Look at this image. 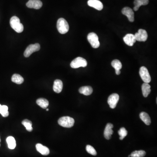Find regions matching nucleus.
<instances>
[{
  "mask_svg": "<svg viewBox=\"0 0 157 157\" xmlns=\"http://www.w3.org/2000/svg\"><path fill=\"white\" fill-rule=\"evenodd\" d=\"M75 120L74 119L71 117H63L60 118L58 120V124L59 125L66 128H70L74 125Z\"/></svg>",
  "mask_w": 157,
  "mask_h": 157,
  "instance_id": "7ed1b4c3",
  "label": "nucleus"
},
{
  "mask_svg": "<svg viewBox=\"0 0 157 157\" xmlns=\"http://www.w3.org/2000/svg\"><path fill=\"white\" fill-rule=\"evenodd\" d=\"M36 148L37 151L43 155H48L49 154L50 151L49 148L43 145L42 144H36Z\"/></svg>",
  "mask_w": 157,
  "mask_h": 157,
  "instance_id": "2eb2a0df",
  "label": "nucleus"
},
{
  "mask_svg": "<svg viewBox=\"0 0 157 157\" xmlns=\"http://www.w3.org/2000/svg\"><path fill=\"white\" fill-rule=\"evenodd\" d=\"M79 93L83 94L85 96H89L92 93L93 90L90 86H82L78 90Z\"/></svg>",
  "mask_w": 157,
  "mask_h": 157,
  "instance_id": "a211bd4d",
  "label": "nucleus"
},
{
  "mask_svg": "<svg viewBox=\"0 0 157 157\" xmlns=\"http://www.w3.org/2000/svg\"><path fill=\"white\" fill-rule=\"evenodd\" d=\"M63 88V83L61 80L56 79L53 85V89L54 92L57 93H60L62 91Z\"/></svg>",
  "mask_w": 157,
  "mask_h": 157,
  "instance_id": "dca6fc26",
  "label": "nucleus"
},
{
  "mask_svg": "<svg viewBox=\"0 0 157 157\" xmlns=\"http://www.w3.org/2000/svg\"><path fill=\"white\" fill-rule=\"evenodd\" d=\"M122 13L126 16L130 22H133L134 20V12L129 7H125L122 10Z\"/></svg>",
  "mask_w": 157,
  "mask_h": 157,
  "instance_id": "9d476101",
  "label": "nucleus"
},
{
  "mask_svg": "<svg viewBox=\"0 0 157 157\" xmlns=\"http://www.w3.org/2000/svg\"><path fill=\"white\" fill-rule=\"evenodd\" d=\"M142 93L144 97H147L151 92V86L147 83H144L141 86Z\"/></svg>",
  "mask_w": 157,
  "mask_h": 157,
  "instance_id": "412c9836",
  "label": "nucleus"
},
{
  "mask_svg": "<svg viewBox=\"0 0 157 157\" xmlns=\"http://www.w3.org/2000/svg\"><path fill=\"white\" fill-rule=\"evenodd\" d=\"M131 157V155H129V156H128V157Z\"/></svg>",
  "mask_w": 157,
  "mask_h": 157,
  "instance_id": "2f4dec72",
  "label": "nucleus"
},
{
  "mask_svg": "<svg viewBox=\"0 0 157 157\" xmlns=\"http://www.w3.org/2000/svg\"><path fill=\"white\" fill-rule=\"evenodd\" d=\"M11 81L17 84H21L24 82V78L21 75L15 74L11 77Z\"/></svg>",
  "mask_w": 157,
  "mask_h": 157,
  "instance_id": "b1692460",
  "label": "nucleus"
},
{
  "mask_svg": "<svg viewBox=\"0 0 157 157\" xmlns=\"http://www.w3.org/2000/svg\"><path fill=\"white\" fill-rule=\"evenodd\" d=\"M136 41L138 42H145L147 40L148 35L145 30L140 29L138 32L134 35Z\"/></svg>",
  "mask_w": 157,
  "mask_h": 157,
  "instance_id": "1a4fd4ad",
  "label": "nucleus"
},
{
  "mask_svg": "<svg viewBox=\"0 0 157 157\" xmlns=\"http://www.w3.org/2000/svg\"><path fill=\"white\" fill-rule=\"evenodd\" d=\"M22 124L25 126L27 131L29 132H31L33 130L32 127V122L28 119H25L23 120Z\"/></svg>",
  "mask_w": 157,
  "mask_h": 157,
  "instance_id": "393cba45",
  "label": "nucleus"
},
{
  "mask_svg": "<svg viewBox=\"0 0 157 157\" xmlns=\"http://www.w3.org/2000/svg\"><path fill=\"white\" fill-rule=\"evenodd\" d=\"M139 74L144 83H149L151 81V77L148 72V70L144 66L140 67L139 70Z\"/></svg>",
  "mask_w": 157,
  "mask_h": 157,
  "instance_id": "423d86ee",
  "label": "nucleus"
},
{
  "mask_svg": "<svg viewBox=\"0 0 157 157\" xmlns=\"http://www.w3.org/2000/svg\"><path fill=\"white\" fill-rule=\"evenodd\" d=\"M113 127V125L111 123H108L106 125L104 131V136L106 139L109 140L111 138V135L113 134V133L112 130Z\"/></svg>",
  "mask_w": 157,
  "mask_h": 157,
  "instance_id": "ddd939ff",
  "label": "nucleus"
},
{
  "mask_svg": "<svg viewBox=\"0 0 157 157\" xmlns=\"http://www.w3.org/2000/svg\"><path fill=\"white\" fill-rule=\"evenodd\" d=\"M57 28L60 34H65L69 31V24L64 18H60L57 22Z\"/></svg>",
  "mask_w": 157,
  "mask_h": 157,
  "instance_id": "f03ea898",
  "label": "nucleus"
},
{
  "mask_svg": "<svg viewBox=\"0 0 157 157\" xmlns=\"http://www.w3.org/2000/svg\"><path fill=\"white\" fill-rule=\"evenodd\" d=\"M123 39L124 42L130 46H132L136 42L134 35L132 34H126L124 37Z\"/></svg>",
  "mask_w": 157,
  "mask_h": 157,
  "instance_id": "4468645a",
  "label": "nucleus"
},
{
  "mask_svg": "<svg viewBox=\"0 0 157 157\" xmlns=\"http://www.w3.org/2000/svg\"><path fill=\"white\" fill-rule=\"evenodd\" d=\"M40 45L38 43L31 44L29 45L24 52V56L25 57H28L31 54L35 51H38L40 50Z\"/></svg>",
  "mask_w": 157,
  "mask_h": 157,
  "instance_id": "0eeeda50",
  "label": "nucleus"
},
{
  "mask_svg": "<svg viewBox=\"0 0 157 157\" xmlns=\"http://www.w3.org/2000/svg\"><path fill=\"white\" fill-rule=\"evenodd\" d=\"M1 138H0V142H1ZM0 146H1V144H0Z\"/></svg>",
  "mask_w": 157,
  "mask_h": 157,
  "instance_id": "7c9ffc66",
  "label": "nucleus"
},
{
  "mask_svg": "<svg viewBox=\"0 0 157 157\" xmlns=\"http://www.w3.org/2000/svg\"><path fill=\"white\" fill-rule=\"evenodd\" d=\"M149 3V0H134L133 10L137 11L142 5H146Z\"/></svg>",
  "mask_w": 157,
  "mask_h": 157,
  "instance_id": "aec40b11",
  "label": "nucleus"
},
{
  "mask_svg": "<svg viewBox=\"0 0 157 157\" xmlns=\"http://www.w3.org/2000/svg\"><path fill=\"white\" fill-rule=\"evenodd\" d=\"M119 99V96L117 93H113L109 96L107 100L108 104L111 109H114L117 106Z\"/></svg>",
  "mask_w": 157,
  "mask_h": 157,
  "instance_id": "6e6552de",
  "label": "nucleus"
},
{
  "mask_svg": "<svg viewBox=\"0 0 157 157\" xmlns=\"http://www.w3.org/2000/svg\"><path fill=\"white\" fill-rule=\"evenodd\" d=\"M87 39L92 47L94 49L98 48L100 45L99 38L97 34L93 32L89 33L87 36Z\"/></svg>",
  "mask_w": 157,
  "mask_h": 157,
  "instance_id": "39448f33",
  "label": "nucleus"
},
{
  "mask_svg": "<svg viewBox=\"0 0 157 157\" xmlns=\"http://www.w3.org/2000/svg\"><path fill=\"white\" fill-rule=\"evenodd\" d=\"M26 6L30 8L39 9L42 6V3L40 0H29L26 3Z\"/></svg>",
  "mask_w": 157,
  "mask_h": 157,
  "instance_id": "9b49d317",
  "label": "nucleus"
},
{
  "mask_svg": "<svg viewBox=\"0 0 157 157\" xmlns=\"http://www.w3.org/2000/svg\"><path fill=\"white\" fill-rule=\"evenodd\" d=\"M11 28L17 33H21L23 31L24 26L20 22V19L16 16L11 17L10 21Z\"/></svg>",
  "mask_w": 157,
  "mask_h": 157,
  "instance_id": "f257e3e1",
  "label": "nucleus"
},
{
  "mask_svg": "<svg viewBox=\"0 0 157 157\" xmlns=\"http://www.w3.org/2000/svg\"><path fill=\"white\" fill-rule=\"evenodd\" d=\"M49 109H48V108H46V110L47 111H49Z\"/></svg>",
  "mask_w": 157,
  "mask_h": 157,
  "instance_id": "c756f323",
  "label": "nucleus"
},
{
  "mask_svg": "<svg viewBox=\"0 0 157 157\" xmlns=\"http://www.w3.org/2000/svg\"><path fill=\"white\" fill-rule=\"evenodd\" d=\"M87 65V61L85 59L83 58L78 57L72 61L70 63V66L73 69H76L80 67H86Z\"/></svg>",
  "mask_w": 157,
  "mask_h": 157,
  "instance_id": "20e7f679",
  "label": "nucleus"
},
{
  "mask_svg": "<svg viewBox=\"0 0 157 157\" xmlns=\"http://www.w3.org/2000/svg\"><path fill=\"white\" fill-rule=\"evenodd\" d=\"M140 117L147 125H149L151 124V118L147 113L144 112H142L140 113Z\"/></svg>",
  "mask_w": 157,
  "mask_h": 157,
  "instance_id": "6ab92c4d",
  "label": "nucleus"
},
{
  "mask_svg": "<svg viewBox=\"0 0 157 157\" xmlns=\"http://www.w3.org/2000/svg\"><path fill=\"white\" fill-rule=\"evenodd\" d=\"M8 106L6 105H1L0 104V113L3 117H7L8 116L9 112L8 111Z\"/></svg>",
  "mask_w": 157,
  "mask_h": 157,
  "instance_id": "a878e982",
  "label": "nucleus"
},
{
  "mask_svg": "<svg viewBox=\"0 0 157 157\" xmlns=\"http://www.w3.org/2000/svg\"><path fill=\"white\" fill-rule=\"evenodd\" d=\"M86 150L88 153L92 155H96L97 152L94 147L90 145H87L86 146Z\"/></svg>",
  "mask_w": 157,
  "mask_h": 157,
  "instance_id": "c85d7f7f",
  "label": "nucleus"
},
{
  "mask_svg": "<svg viewBox=\"0 0 157 157\" xmlns=\"http://www.w3.org/2000/svg\"><path fill=\"white\" fill-rule=\"evenodd\" d=\"M119 135V139L122 140L127 135V131L124 127H121L118 131Z\"/></svg>",
  "mask_w": 157,
  "mask_h": 157,
  "instance_id": "cd10ccee",
  "label": "nucleus"
},
{
  "mask_svg": "<svg viewBox=\"0 0 157 157\" xmlns=\"http://www.w3.org/2000/svg\"><path fill=\"white\" fill-rule=\"evenodd\" d=\"M36 103L38 106L43 109H45L49 106V101L47 99L43 98L38 99L37 100Z\"/></svg>",
  "mask_w": 157,
  "mask_h": 157,
  "instance_id": "4be33fe9",
  "label": "nucleus"
},
{
  "mask_svg": "<svg viewBox=\"0 0 157 157\" xmlns=\"http://www.w3.org/2000/svg\"><path fill=\"white\" fill-rule=\"evenodd\" d=\"M88 5L98 10H102L104 8L103 3L99 0H89L87 2Z\"/></svg>",
  "mask_w": 157,
  "mask_h": 157,
  "instance_id": "f8f14e48",
  "label": "nucleus"
},
{
  "mask_svg": "<svg viewBox=\"0 0 157 157\" xmlns=\"http://www.w3.org/2000/svg\"><path fill=\"white\" fill-rule=\"evenodd\" d=\"M7 144L8 145V147L9 149H14L16 147V141L14 137L12 136H9L6 139Z\"/></svg>",
  "mask_w": 157,
  "mask_h": 157,
  "instance_id": "5701e85b",
  "label": "nucleus"
},
{
  "mask_svg": "<svg viewBox=\"0 0 157 157\" xmlns=\"http://www.w3.org/2000/svg\"><path fill=\"white\" fill-rule=\"evenodd\" d=\"M111 65L115 69L116 74L117 75L120 74V69L122 68V64L121 62L117 59H114L112 62Z\"/></svg>",
  "mask_w": 157,
  "mask_h": 157,
  "instance_id": "f3484780",
  "label": "nucleus"
},
{
  "mask_svg": "<svg viewBox=\"0 0 157 157\" xmlns=\"http://www.w3.org/2000/svg\"><path fill=\"white\" fill-rule=\"evenodd\" d=\"M130 155L131 157H144L146 155V152L143 150L135 151L133 152Z\"/></svg>",
  "mask_w": 157,
  "mask_h": 157,
  "instance_id": "bb28decb",
  "label": "nucleus"
}]
</instances>
